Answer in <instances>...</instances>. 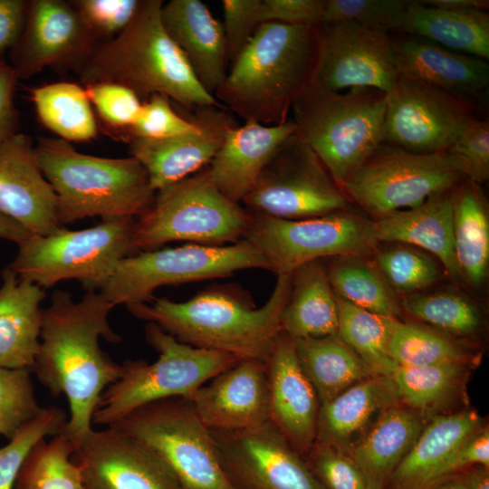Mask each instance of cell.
Masks as SVG:
<instances>
[{
  "mask_svg": "<svg viewBox=\"0 0 489 489\" xmlns=\"http://www.w3.org/2000/svg\"><path fill=\"white\" fill-rule=\"evenodd\" d=\"M162 24L187 60L196 78L214 95L226 76L223 24L198 0H171L161 8Z\"/></svg>",
  "mask_w": 489,
  "mask_h": 489,
  "instance_id": "26",
  "label": "cell"
},
{
  "mask_svg": "<svg viewBox=\"0 0 489 489\" xmlns=\"http://www.w3.org/2000/svg\"><path fill=\"white\" fill-rule=\"evenodd\" d=\"M88 98L101 119L110 128L129 129L137 120L142 101L130 89L111 82L85 85Z\"/></svg>",
  "mask_w": 489,
  "mask_h": 489,
  "instance_id": "51",
  "label": "cell"
},
{
  "mask_svg": "<svg viewBox=\"0 0 489 489\" xmlns=\"http://www.w3.org/2000/svg\"><path fill=\"white\" fill-rule=\"evenodd\" d=\"M292 273L277 274L271 296L260 308L223 290L202 292L185 302L154 298L127 308L136 318L157 324L180 342L240 360L265 361L282 332L281 316Z\"/></svg>",
  "mask_w": 489,
  "mask_h": 489,
  "instance_id": "3",
  "label": "cell"
},
{
  "mask_svg": "<svg viewBox=\"0 0 489 489\" xmlns=\"http://www.w3.org/2000/svg\"><path fill=\"white\" fill-rule=\"evenodd\" d=\"M383 138L416 153L446 151L472 115L473 101L398 76L386 93Z\"/></svg>",
  "mask_w": 489,
  "mask_h": 489,
  "instance_id": "15",
  "label": "cell"
},
{
  "mask_svg": "<svg viewBox=\"0 0 489 489\" xmlns=\"http://www.w3.org/2000/svg\"><path fill=\"white\" fill-rule=\"evenodd\" d=\"M74 448L63 432L39 440L24 459L14 489H85L72 458Z\"/></svg>",
  "mask_w": 489,
  "mask_h": 489,
  "instance_id": "42",
  "label": "cell"
},
{
  "mask_svg": "<svg viewBox=\"0 0 489 489\" xmlns=\"http://www.w3.org/2000/svg\"><path fill=\"white\" fill-rule=\"evenodd\" d=\"M386 92L372 88L335 91L312 83L292 108L297 134L340 187L384 142Z\"/></svg>",
  "mask_w": 489,
  "mask_h": 489,
  "instance_id": "6",
  "label": "cell"
},
{
  "mask_svg": "<svg viewBox=\"0 0 489 489\" xmlns=\"http://www.w3.org/2000/svg\"><path fill=\"white\" fill-rule=\"evenodd\" d=\"M338 321L337 295L326 267L317 260L297 268L281 316L282 332L292 339L336 335Z\"/></svg>",
  "mask_w": 489,
  "mask_h": 489,
  "instance_id": "32",
  "label": "cell"
},
{
  "mask_svg": "<svg viewBox=\"0 0 489 489\" xmlns=\"http://www.w3.org/2000/svg\"><path fill=\"white\" fill-rule=\"evenodd\" d=\"M400 305L402 312L419 322L460 340L472 342L484 328L477 305L456 292H421L403 296Z\"/></svg>",
  "mask_w": 489,
  "mask_h": 489,
  "instance_id": "40",
  "label": "cell"
},
{
  "mask_svg": "<svg viewBox=\"0 0 489 489\" xmlns=\"http://www.w3.org/2000/svg\"><path fill=\"white\" fill-rule=\"evenodd\" d=\"M37 163L57 197L62 226L101 216L138 218L152 206L156 192L133 157L110 158L82 154L62 139L40 138Z\"/></svg>",
  "mask_w": 489,
  "mask_h": 489,
  "instance_id": "5",
  "label": "cell"
},
{
  "mask_svg": "<svg viewBox=\"0 0 489 489\" xmlns=\"http://www.w3.org/2000/svg\"><path fill=\"white\" fill-rule=\"evenodd\" d=\"M484 426L471 408L430 417L385 489H427L446 458Z\"/></svg>",
  "mask_w": 489,
  "mask_h": 489,
  "instance_id": "29",
  "label": "cell"
},
{
  "mask_svg": "<svg viewBox=\"0 0 489 489\" xmlns=\"http://www.w3.org/2000/svg\"><path fill=\"white\" fill-rule=\"evenodd\" d=\"M211 431L235 489H324L269 420L245 430Z\"/></svg>",
  "mask_w": 489,
  "mask_h": 489,
  "instance_id": "16",
  "label": "cell"
},
{
  "mask_svg": "<svg viewBox=\"0 0 489 489\" xmlns=\"http://www.w3.org/2000/svg\"><path fill=\"white\" fill-rule=\"evenodd\" d=\"M296 131L292 119L279 125L246 120L243 126H233L206 167L210 181L225 197L240 204L268 162Z\"/></svg>",
  "mask_w": 489,
  "mask_h": 489,
  "instance_id": "24",
  "label": "cell"
},
{
  "mask_svg": "<svg viewBox=\"0 0 489 489\" xmlns=\"http://www.w3.org/2000/svg\"><path fill=\"white\" fill-rule=\"evenodd\" d=\"M74 447L85 489H182L155 451L114 427L91 429Z\"/></svg>",
  "mask_w": 489,
  "mask_h": 489,
  "instance_id": "18",
  "label": "cell"
},
{
  "mask_svg": "<svg viewBox=\"0 0 489 489\" xmlns=\"http://www.w3.org/2000/svg\"><path fill=\"white\" fill-rule=\"evenodd\" d=\"M388 352L397 366L461 364L476 368L482 357L471 341L400 320L393 329Z\"/></svg>",
  "mask_w": 489,
  "mask_h": 489,
  "instance_id": "37",
  "label": "cell"
},
{
  "mask_svg": "<svg viewBox=\"0 0 489 489\" xmlns=\"http://www.w3.org/2000/svg\"><path fill=\"white\" fill-rule=\"evenodd\" d=\"M30 235H32L23 226L0 213V238L13 241L18 244Z\"/></svg>",
  "mask_w": 489,
  "mask_h": 489,
  "instance_id": "58",
  "label": "cell"
},
{
  "mask_svg": "<svg viewBox=\"0 0 489 489\" xmlns=\"http://www.w3.org/2000/svg\"><path fill=\"white\" fill-rule=\"evenodd\" d=\"M465 470L447 476L427 489H465Z\"/></svg>",
  "mask_w": 489,
  "mask_h": 489,
  "instance_id": "60",
  "label": "cell"
},
{
  "mask_svg": "<svg viewBox=\"0 0 489 489\" xmlns=\"http://www.w3.org/2000/svg\"><path fill=\"white\" fill-rule=\"evenodd\" d=\"M198 128L195 117L187 120L172 109L169 98L153 94L142 101L137 120L122 134L127 141L135 138L159 139L192 132Z\"/></svg>",
  "mask_w": 489,
  "mask_h": 489,
  "instance_id": "47",
  "label": "cell"
},
{
  "mask_svg": "<svg viewBox=\"0 0 489 489\" xmlns=\"http://www.w3.org/2000/svg\"><path fill=\"white\" fill-rule=\"evenodd\" d=\"M349 206L298 220L252 213L244 239L263 255L268 270L277 274L292 273L325 257H368L379 244L374 221Z\"/></svg>",
  "mask_w": 489,
  "mask_h": 489,
  "instance_id": "13",
  "label": "cell"
},
{
  "mask_svg": "<svg viewBox=\"0 0 489 489\" xmlns=\"http://www.w3.org/2000/svg\"><path fill=\"white\" fill-rule=\"evenodd\" d=\"M31 373L0 368V435L8 439L43 408L36 400Z\"/></svg>",
  "mask_w": 489,
  "mask_h": 489,
  "instance_id": "46",
  "label": "cell"
},
{
  "mask_svg": "<svg viewBox=\"0 0 489 489\" xmlns=\"http://www.w3.org/2000/svg\"><path fill=\"white\" fill-rule=\"evenodd\" d=\"M446 152L465 179L481 185L489 178V122L472 118Z\"/></svg>",
  "mask_w": 489,
  "mask_h": 489,
  "instance_id": "48",
  "label": "cell"
},
{
  "mask_svg": "<svg viewBox=\"0 0 489 489\" xmlns=\"http://www.w3.org/2000/svg\"><path fill=\"white\" fill-rule=\"evenodd\" d=\"M339 338L377 374L388 376L397 364L388 352L398 319L377 314L337 296Z\"/></svg>",
  "mask_w": 489,
  "mask_h": 489,
  "instance_id": "41",
  "label": "cell"
},
{
  "mask_svg": "<svg viewBox=\"0 0 489 489\" xmlns=\"http://www.w3.org/2000/svg\"><path fill=\"white\" fill-rule=\"evenodd\" d=\"M266 269L263 255L245 239L215 246L189 244L127 256L100 289L114 307L151 302L164 285L225 277L244 269Z\"/></svg>",
  "mask_w": 489,
  "mask_h": 489,
  "instance_id": "11",
  "label": "cell"
},
{
  "mask_svg": "<svg viewBox=\"0 0 489 489\" xmlns=\"http://www.w3.org/2000/svg\"><path fill=\"white\" fill-rule=\"evenodd\" d=\"M397 34H407L435 42L447 49L489 58V13L487 10L437 8L408 1Z\"/></svg>",
  "mask_w": 489,
  "mask_h": 489,
  "instance_id": "34",
  "label": "cell"
},
{
  "mask_svg": "<svg viewBox=\"0 0 489 489\" xmlns=\"http://www.w3.org/2000/svg\"><path fill=\"white\" fill-rule=\"evenodd\" d=\"M51 300L43 309L32 373L52 396L66 397L70 417L63 433L75 445L92 429L101 394L122 373V365L100 347V338L112 343L121 339L109 322L114 306L100 292L87 291L74 302L70 292L57 290Z\"/></svg>",
  "mask_w": 489,
  "mask_h": 489,
  "instance_id": "1",
  "label": "cell"
},
{
  "mask_svg": "<svg viewBox=\"0 0 489 489\" xmlns=\"http://www.w3.org/2000/svg\"><path fill=\"white\" fill-rule=\"evenodd\" d=\"M317 26L262 24L214 93L246 120L279 125L313 82Z\"/></svg>",
  "mask_w": 489,
  "mask_h": 489,
  "instance_id": "2",
  "label": "cell"
},
{
  "mask_svg": "<svg viewBox=\"0 0 489 489\" xmlns=\"http://www.w3.org/2000/svg\"><path fill=\"white\" fill-rule=\"evenodd\" d=\"M326 268L335 294L363 310L398 319L400 302L376 267L362 256H339Z\"/></svg>",
  "mask_w": 489,
  "mask_h": 489,
  "instance_id": "39",
  "label": "cell"
},
{
  "mask_svg": "<svg viewBox=\"0 0 489 489\" xmlns=\"http://www.w3.org/2000/svg\"><path fill=\"white\" fill-rule=\"evenodd\" d=\"M253 214L221 193L206 168L156 192L149 209L136 218L135 252L172 241L227 245L244 239Z\"/></svg>",
  "mask_w": 489,
  "mask_h": 489,
  "instance_id": "8",
  "label": "cell"
},
{
  "mask_svg": "<svg viewBox=\"0 0 489 489\" xmlns=\"http://www.w3.org/2000/svg\"><path fill=\"white\" fill-rule=\"evenodd\" d=\"M18 80L11 64L0 60V143L17 132L18 112L14 94Z\"/></svg>",
  "mask_w": 489,
  "mask_h": 489,
  "instance_id": "55",
  "label": "cell"
},
{
  "mask_svg": "<svg viewBox=\"0 0 489 489\" xmlns=\"http://www.w3.org/2000/svg\"><path fill=\"white\" fill-rule=\"evenodd\" d=\"M242 202L254 214L298 220L343 209L350 201L296 132L268 162Z\"/></svg>",
  "mask_w": 489,
  "mask_h": 489,
  "instance_id": "14",
  "label": "cell"
},
{
  "mask_svg": "<svg viewBox=\"0 0 489 489\" xmlns=\"http://www.w3.org/2000/svg\"><path fill=\"white\" fill-rule=\"evenodd\" d=\"M475 465L489 467L488 426L483 427L446 458L438 469L432 484Z\"/></svg>",
  "mask_w": 489,
  "mask_h": 489,
  "instance_id": "54",
  "label": "cell"
},
{
  "mask_svg": "<svg viewBox=\"0 0 489 489\" xmlns=\"http://www.w3.org/2000/svg\"><path fill=\"white\" fill-rule=\"evenodd\" d=\"M42 123L65 141H88L97 136V123L85 89L56 82L31 90Z\"/></svg>",
  "mask_w": 489,
  "mask_h": 489,
  "instance_id": "38",
  "label": "cell"
},
{
  "mask_svg": "<svg viewBox=\"0 0 489 489\" xmlns=\"http://www.w3.org/2000/svg\"><path fill=\"white\" fill-rule=\"evenodd\" d=\"M398 402L388 376L365 379L320 405L314 443L346 454L386 408Z\"/></svg>",
  "mask_w": 489,
  "mask_h": 489,
  "instance_id": "27",
  "label": "cell"
},
{
  "mask_svg": "<svg viewBox=\"0 0 489 489\" xmlns=\"http://www.w3.org/2000/svg\"><path fill=\"white\" fill-rule=\"evenodd\" d=\"M145 339L158 359L152 363L127 360L121 364V376L101 396L92 417L94 424L110 426L154 401L188 398L206 382L241 361L231 354L180 342L153 322L146 324Z\"/></svg>",
  "mask_w": 489,
  "mask_h": 489,
  "instance_id": "7",
  "label": "cell"
},
{
  "mask_svg": "<svg viewBox=\"0 0 489 489\" xmlns=\"http://www.w3.org/2000/svg\"><path fill=\"white\" fill-rule=\"evenodd\" d=\"M262 0H224V31L228 62H233L262 24Z\"/></svg>",
  "mask_w": 489,
  "mask_h": 489,
  "instance_id": "52",
  "label": "cell"
},
{
  "mask_svg": "<svg viewBox=\"0 0 489 489\" xmlns=\"http://www.w3.org/2000/svg\"><path fill=\"white\" fill-rule=\"evenodd\" d=\"M28 1L0 0V53L18 41L25 20Z\"/></svg>",
  "mask_w": 489,
  "mask_h": 489,
  "instance_id": "56",
  "label": "cell"
},
{
  "mask_svg": "<svg viewBox=\"0 0 489 489\" xmlns=\"http://www.w3.org/2000/svg\"><path fill=\"white\" fill-rule=\"evenodd\" d=\"M0 213L34 235L63 227L56 194L37 163L31 138L24 133L0 143Z\"/></svg>",
  "mask_w": 489,
  "mask_h": 489,
  "instance_id": "21",
  "label": "cell"
},
{
  "mask_svg": "<svg viewBox=\"0 0 489 489\" xmlns=\"http://www.w3.org/2000/svg\"><path fill=\"white\" fill-rule=\"evenodd\" d=\"M135 222L119 217L82 230L61 227L48 235H32L18 244L7 267L44 290L72 279L87 291L100 290L118 263L135 253Z\"/></svg>",
  "mask_w": 489,
  "mask_h": 489,
  "instance_id": "9",
  "label": "cell"
},
{
  "mask_svg": "<svg viewBox=\"0 0 489 489\" xmlns=\"http://www.w3.org/2000/svg\"><path fill=\"white\" fill-rule=\"evenodd\" d=\"M408 1L326 0L321 24L349 22L383 32L398 33Z\"/></svg>",
  "mask_w": 489,
  "mask_h": 489,
  "instance_id": "45",
  "label": "cell"
},
{
  "mask_svg": "<svg viewBox=\"0 0 489 489\" xmlns=\"http://www.w3.org/2000/svg\"><path fill=\"white\" fill-rule=\"evenodd\" d=\"M374 253V266L391 289L403 296L425 291L445 272L436 258L408 244L393 243Z\"/></svg>",
  "mask_w": 489,
  "mask_h": 489,
  "instance_id": "43",
  "label": "cell"
},
{
  "mask_svg": "<svg viewBox=\"0 0 489 489\" xmlns=\"http://www.w3.org/2000/svg\"><path fill=\"white\" fill-rule=\"evenodd\" d=\"M141 0H77L70 3L91 35L105 39L119 35L134 17Z\"/></svg>",
  "mask_w": 489,
  "mask_h": 489,
  "instance_id": "49",
  "label": "cell"
},
{
  "mask_svg": "<svg viewBox=\"0 0 489 489\" xmlns=\"http://www.w3.org/2000/svg\"><path fill=\"white\" fill-rule=\"evenodd\" d=\"M453 240L458 276L479 288L488 272L489 219L480 185L468 179L455 188Z\"/></svg>",
  "mask_w": 489,
  "mask_h": 489,
  "instance_id": "35",
  "label": "cell"
},
{
  "mask_svg": "<svg viewBox=\"0 0 489 489\" xmlns=\"http://www.w3.org/2000/svg\"><path fill=\"white\" fill-rule=\"evenodd\" d=\"M199 128L167 139H129L130 156L146 170L155 192L206 168L222 146L226 132L236 123L221 107L197 108Z\"/></svg>",
  "mask_w": 489,
  "mask_h": 489,
  "instance_id": "20",
  "label": "cell"
},
{
  "mask_svg": "<svg viewBox=\"0 0 489 489\" xmlns=\"http://www.w3.org/2000/svg\"><path fill=\"white\" fill-rule=\"evenodd\" d=\"M455 188L433 195L413 208L378 218L374 227L379 244L398 243L421 249L436 258L448 276L457 279L453 240Z\"/></svg>",
  "mask_w": 489,
  "mask_h": 489,
  "instance_id": "28",
  "label": "cell"
},
{
  "mask_svg": "<svg viewBox=\"0 0 489 489\" xmlns=\"http://www.w3.org/2000/svg\"><path fill=\"white\" fill-rule=\"evenodd\" d=\"M474 367L461 364L397 366L388 375L399 403L427 418L466 408V385Z\"/></svg>",
  "mask_w": 489,
  "mask_h": 489,
  "instance_id": "33",
  "label": "cell"
},
{
  "mask_svg": "<svg viewBox=\"0 0 489 489\" xmlns=\"http://www.w3.org/2000/svg\"><path fill=\"white\" fill-rule=\"evenodd\" d=\"M428 419L399 402L394 404L346 453L362 473L368 489H385Z\"/></svg>",
  "mask_w": 489,
  "mask_h": 489,
  "instance_id": "31",
  "label": "cell"
},
{
  "mask_svg": "<svg viewBox=\"0 0 489 489\" xmlns=\"http://www.w3.org/2000/svg\"><path fill=\"white\" fill-rule=\"evenodd\" d=\"M326 0H262L261 23L316 27L321 24Z\"/></svg>",
  "mask_w": 489,
  "mask_h": 489,
  "instance_id": "53",
  "label": "cell"
},
{
  "mask_svg": "<svg viewBox=\"0 0 489 489\" xmlns=\"http://www.w3.org/2000/svg\"><path fill=\"white\" fill-rule=\"evenodd\" d=\"M264 363L269 421L303 456L315 442L320 401L301 368L292 339L281 332Z\"/></svg>",
  "mask_w": 489,
  "mask_h": 489,
  "instance_id": "22",
  "label": "cell"
},
{
  "mask_svg": "<svg viewBox=\"0 0 489 489\" xmlns=\"http://www.w3.org/2000/svg\"><path fill=\"white\" fill-rule=\"evenodd\" d=\"M161 0H141L134 17L113 39L98 45L77 68L85 84L111 82L134 91L141 101L165 95L188 110L220 103L196 78L183 53L168 34Z\"/></svg>",
  "mask_w": 489,
  "mask_h": 489,
  "instance_id": "4",
  "label": "cell"
},
{
  "mask_svg": "<svg viewBox=\"0 0 489 489\" xmlns=\"http://www.w3.org/2000/svg\"><path fill=\"white\" fill-rule=\"evenodd\" d=\"M67 416L58 407L43 408L10 441L0 447V489H14L19 471L34 446L64 431Z\"/></svg>",
  "mask_w": 489,
  "mask_h": 489,
  "instance_id": "44",
  "label": "cell"
},
{
  "mask_svg": "<svg viewBox=\"0 0 489 489\" xmlns=\"http://www.w3.org/2000/svg\"><path fill=\"white\" fill-rule=\"evenodd\" d=\"M390 37L398 76L470 101L487 89L489 66L485 60L415 35L400 34Z\"/></svg>",
  "mask_w": 489,
  "mask_h": 489,
  "instance_id": "25",
  "label": "cell"
},
{
  "mask_svg": "<svg viewBox=\"0 0 489 489\" xmlns=\"http://www.w3.org/2000/svg\"><path fill=\"white\" fill-rule=\"evenodd\" d=\"M465 179L446 151L416 153L382 142L340 188L350 201L379 218L417 206Z\"/></svg>",
  "mask_w": 489,
  "mask_h": 489,
  "instance_id": "12",
  "label": "cell"
},
{
  "mask_svg": "<svg viewBox=\"0 0 489 489\" xmlns=\"http://www.w3.org/2000/svg\"><path fill=\"white\" fill-rule=\"evenodd\" d=\"M304 374L320 405L352 385L378 375L336 335L292 339Z\"/></svg>",
  "mask_w": 489,
  "mask_h": 489,
  "instance_id": "36",
  "label": "cell"
},
{
  "mask_svg": "<svg viewBox=\"0 0 489 489\" xmlns=\"http://www.w3.org/2000/svg\"><path fill=\"white\" fill-rule=\"evenodd\" d=\"M108 427L134 436L155 451L182 489H235L211 429L188 398L176 397L149 403Z\"/></svg>",
  "mask_w": 489,
  "mask_h": 489,
  "instance_id": "10",
  "label": "cell"
},
{
  "mask_svg": "<svg viewBox=\"0 0 489 489\" xmlns=\"http://www.w3.org/2000/svg\"><path fill=\"white\" fill-rule=\"evenodd\" d=\"M97 46L70 2L32 0L10 64L18 79H28L46 66L71 62L78 68Z\"/></svg>",
  "mask_w": 489,
  "mask_h": 489,
  "instance_id": "19",
  "label": "cell"
},
{
  "mask_svg": "<svg viewBox=\"0 0 489 489\" xmlns=\"http://www.w3.org/2000/svg\"><path fill=\"white\" fill-rule=\"evenodd\" d=\"M303 457L324 489H368L362 473L345 453L314 443Z\"/></svg>",
  "mask_w": 489,
  "mask_h": 489,
  "instance_id": "50",
  "label": "cell"
},
{
  "mask_svg": "<svg viewBox=\"0 0 489 489\" xmlns=\"http://www.w3.org/2000/svg\"><path fill=\"white\" fill-rule=\"evenodd\" d=\"M188 399L209 429L239 431L259 427L269 420L265 363L241 360Z\"/></svg>",
  "mask_w": 489,
  "mask_h": 489,
  "instance_id": "23",
  "label": "cell"
},
{
  "mask_svg": "<svg viewBox=\"0 0 489 489\" xmlns=\"http://www.w3.org/2000/svg\"><path fill=\"white\" fill-rule=\"evenodd\" d=\"M45 291L19 278L7 266L0 286V368L34 367L39 348Z\"/></svg>",
  "mask_w": 489,
  "mask_h": 489,
  "instance_id": "30",
  "label": "cell"
},
{
  "mask_svg": "<svg viewBox=\"0 0 489 489\" xmlns=\"http://www.w3.org/2000/svg\"><path fill=\"white\" fill-rule=\"evenodd\" d=\"M465 489H489V467L475 465L467 468Z\"/></svg>",
  "mask_w": 489,
  "mask_h": 489,
  "instance_id": "59",
  "label": "cell"
},
{
  "mask_svg": "<svg viewBox=\"0 0 489 489\" xmlns=\"http://www.w3.org/2000/svg\"><path fill=\"white\" fill-rule=\"evenodd\" d=\"M317 34L312 83L335 91L392 88L398 74L390 34L349 22L321 24Z\"/></svg>",
  "mask_w": 489,
  "mask_h": 489,
  "instance_id": "17",
  "label": "cell"
},
{
  "mask_svg": "<svg viewBox=\"0 0 489 489\" xmlns=\"http://www.w3.org/2000/svg\"><path fill=\"white\" fill-rule=\"evenodd\" d=\"M424 5L453 10H487L489 2L487 0H420Z\"/></svg>",
  "mask_w": 489,
  "mask_h": 489,
  "instance_id": "57",
  "label": "cell"
}]
</instances>
